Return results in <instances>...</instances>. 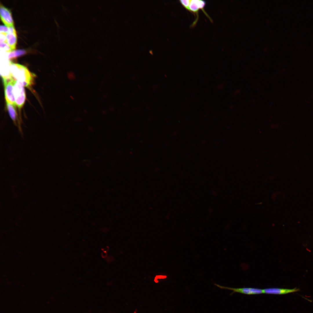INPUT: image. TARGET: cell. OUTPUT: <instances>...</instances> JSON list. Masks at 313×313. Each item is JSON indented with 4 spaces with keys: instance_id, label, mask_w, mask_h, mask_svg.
Returning <instances> with one entry per match:
<instances>
[{
    "instance_id": "5bb4252c",
    "label": "cell",
    "mask_w": 313,
    "mask_h": 313,
    "mask_svg": "<svg viewBox=\"0 0 313 313\" xmlns=\"http://www.w3.org/2000/svg\"><path fill=\"white\" fill-rule=\"evenodd\" d=\"M0 43L6 42V34L0 33Z\"/></svg>"
},
{
    "instance_id": "ba28073f",
    "label": "cell",
    "mask_w": 313,
    "mask_h": 313,
    "mask_svg": "<svg viewBox=\"0 0 313 313\" xmlns=\"http://www.w3.org/2000/svg\"><path fill=\"white\" fill-rule=\"evenodd\" d=\"M8 27L9 31L6 34V42L12 51L16 48L17 41L16 32L14 26Z\"/></svg>"
},
{
    "instance_id": "52a82bcc",
    "label": "cell",
    "mask_w": 313,
    "mask_h": 313,
    "mask_svg": "<svg viewBox=\"0 0 313 313\" xmlns=\"http://www.w3.org/2000/svg\"><path fill=\"white\" fill-rule=\"evenodd\" d=\"M7 109L10 116L12 120L14 125L18 127L20 132L22 133L20 121L18 118V114L16 110V106L6 102Z\"/></svg>"
},
{
    "instance_id": "ac0fdd59",
    "label": "cell",
    "mask_w": 313,
    "mask_h": 313,
    "mask_svg": "<svg viewBox=\"0 0 313 313\" xmlns=\"http://www.w3.org/2000/svg\"><path fill=\"white\" fill-rule=\"evenodd\" d=\"M164 75V76H165V77L166 78H167V75H166V74H165Z\"/></svg>"
},
{
    "instance_id": "6da1fadb",
    "label": "cell",
    "mask_w": 313,
    "mask_h": 313,
    "mask_svg": "<svg viewBox=\"0 0 313 313\" xmlns=\"http://www.w3.org/2000/svg\"><path fill=\"white\" fill-rule=\"evenodd\" d=\"M9 69L11 76L24 86L30 88L33 84L35 74L25 66L10 61Z\"/></svg>"
},
{
    "instance_id": "8992f818",
    "label": "cell",
    "mask_w": 313,
    "mask_h": 313,
    "mask_svg": "<svg viewBox=\"0 0 313 313\" xmlns=\"http://www.w3.org/2000/svg\"><path fill=\"white\" fill-rule=\"evenodd\" d=\"M0 12L1 19L6 26L8 27L14 26V22L10 10L1 4Z\"/></svg>"
},
{
    "instance_id": "2e32d148",
    "label": "cell",
    "mask_w": 313,
    "mask_h": 313,
    "mask_svg": "<svg viewBox=\"0 0 313 313\" xmlns=\"http://www.w3.org/2000/svg\"><path fill=\"white\" fill-rule=\"evenodd\" d=\"M166 277V276L158 275L156 276L155 278L154 281L156 282H158L157 280L158 279H164Z\"/></svg>"
},
{
    "instance_id": "8fae6325",
    "label": "cell",
    "mask_w": 313,
    "mask_h": 313,
    "mask_svg": "<svg viewBox=\"0 0 313 313\" xmlns=\"http://www.w3.org/2000/svg\"><path fill=\"white\" fill-rule=\"evenodd\" d=\"M0 47L5 51L7 52L12 51L10 46L6 42L1 43Z\"/></svg>"
},
{
    "instance_id": "30bf717a",
    "label": "cell",
    "mask_w": 313,
    "mask_h": 313,
    "mask_svg": "<svg viewBox=\"0 0 313 313\" xmlns=\"http://www.w3.org/2000/svg\"><path fill=\"white\" fill-rule=\"evenodd\" d=\"M26 51L23 49H17L11 51L8 55V58L11 59L25 54Z\"/></svg>"
},
{
    "instance_id": "7c38bea8",
    "label": "cell",
    "mask_w": 313,
    "mask_h": 313,
    "mask_svg": "<svg viewBox=\"0 0 313 313\" xmlns=\"http://www.w3.org/2000/svg\"><path fill=\"white\" fill-rule=\"evenodd\" d=\"M191 0H180L179 1L181 5L186 10L188 8Z\"/></svg>"
},
{
    "instance_id": "4fadbf2b",
    "label": "cell",
    "mask_w": 313,
    "mask_h": 313,
    "mask_svg": "<svg viewBox=\"0 0 313 313\" xmlns=\"http://www.w3.org/2000/svg\"><path fill=\"white\" fill-rule=\"evenodd\" d=\"M9 28L6 26L1 25L0 27V33L6 34L8 32Z\"/></svg>"
},
{
    "instance_id": "9c48e42d",
    "label": "cell",
    "mask_w": 313,
    "mask_h": 313,
    "mask_svg": "<svg viewBox=\"0 0 313 313\" xmlns=\"http://www.w3.org/2000/svg\"><path fill=\"white\" fill-rule=\"evenodd\" d=\"M299 289L295 287L292 289L279 288H269L263 290V293L275 294H284L299 291Z\"/></svg>"
},
{
    "instance_id": "3957f363",
    "label": "cell",
    "mask_w": 313,
    "mask_h": 313,
    "mask_svg": "<svg viewBox=\"0 0 313 313\" xmlns=\"http://www.w3.org/2000/svg\"><path fill=\"white\" fill-rule=\"evenodd\" d=\"M206 4L205 1L199 0H190L189 7L187 10L192 12L194 14L196 19L194 21L191 25L192 27H194L196 25L199 19V10H201L206 16L212 21L211 19L205 10L204 8Z\"/></svg>"
},
{
    "instance_id": "5b68a950",
    "label": "cell",
    "mask_w": 313,
    "mask_h": 313,
    "mask_svg": "<svg viewBox=\"0 0 313 313\" xmlns=\"http://www.w3.org/2000/svg\"><path fill=\"white\" fill-rule=\"evenodd\" d=\"M214 285L222 289H227L233 291L230 294L235 292L239 293L248 295L259 294L263 293V290L252 288H234L220 285L216 283Z\"/></svg>"
},
{
    "instance_id": "277c9868",
    "label": "cell",
    "mask_w": 313,
    "mask_h": 313,
    "mask_svg": "<svg viewBox=\"0 0 313 313\" xmlns=\"http://www.w3.org/2000/svg\"><path fill=\"white\" fill-rule=\"evenodd\" d=\"M2 79L6 102L16 106L13 93V86L16 80L12 77L9 78Z\"/></svg>"
},
{
    "instance_id": "9a60e30c",
    "label": "cell",
    "mask_w": 313,
    "mask_h": 313,
    "mask_svg": "<svg viewBox=\"0 0 313 313\" xmlns=\"http://www.w3.org/2000/svg\"><path fill=\"white\" fill-rule=\"evenodd\" d=\"M68 76L69 79L71 80H74L76 78L73 72H69L68 74Z\"/></svg>"
},
{
    "instance_id": "e0dca14e",
    "label": "cell",
    "mask_w": 313,
    "mask_h": 313,
    "mask_svg": "<svg viewBox=\"0 0 313 313\" xmlns=\"http://www.w3.org/2000/svg\"><path fill=\"white\" fill-rule=\"evenodd\" d=\"M138 88H139V89H140V88H141V86H140V85H138Z\"/></svg>"
},
{
    "instance_id": "7a4b0ae2",
    "label": "cell",
    "mask_w": 313,
    "mask_h": 313,
    "mask_svg": "<svg viewBox=\"0 0 313 313\" xmlns=\"http://www.w3.org/2000/svg\"><path fill=\"white\" fill-rule=\"evenodd\" d=\"M13 93L16 105L20 109L25 102L26 93L23 84L16 80L13 86Z\"/></svg>"
}]
</instances>
